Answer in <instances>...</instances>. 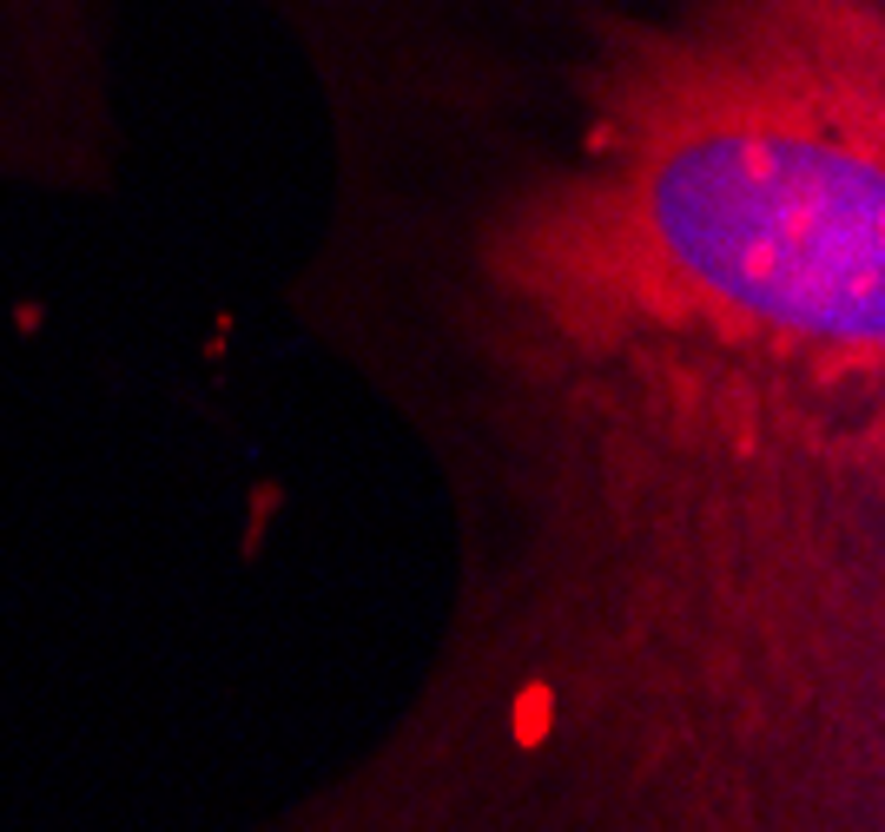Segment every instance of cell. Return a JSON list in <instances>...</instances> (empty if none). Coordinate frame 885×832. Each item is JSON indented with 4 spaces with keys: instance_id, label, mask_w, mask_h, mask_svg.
<instances>
[{
    "instance_id": "obj_1",
    "label": "cell",
    "mask_w": 885,
    "mask_h": 832,
    "mask_svg": "<svg viewBox=\"0 0 885 832\" xmlns=\"http://www.w3.org/2000/svg\"><path fill=\"white\" fill-rule=\"evenodd\" d=\"M126 60L132 0H0V179H99Z\"/></svg>"
}]
</instances>
